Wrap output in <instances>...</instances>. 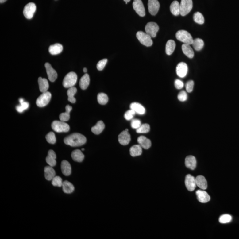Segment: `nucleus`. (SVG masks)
<instances>
[{
  "instance_id": "obj_1",
  "label": "nucleus",
  "mask_w": 239,
  "mask_h": 239,
  "mask_svg": "<svg viewBox=\"0 0 239 239\" xmlns=\"http://www.w3.org/2000/svg\"><path fill=\"white\" fill-rule=\"evenodd\" d=\"M87 139L83 135L79 133H75L66 137L64 140L66 145L71 147H79L84 145Z\"/></svg>"
},
{
  "instance_id": "obj_2",
  "label": "nucleus",
  "mask_w": 239,
  "mask_h": 239,
  "mask_svg": "<svg viewBox=\"0 0 239 239\" xmlns=\"http://www.w3.org/2000/svg\"><path fill=\"white\" fill-rule=\"evenodd\" d=\"M176 37L178 40L184 44H192L193 42L192 37L187 31L181 30H179L176 33Z\"/></svg>"
},
{
  "instance_id": "obj_3",
  "label": "nucleus",
  "mask_w": 239,
  "mask_h": 239,
  "mask_svg": "<svg viewBox=\"0 0 239 239\" xmlns=\"http://www.w3.org/2000/svg\"><path fill=\"white\" fill-rule=\"evenodd\" d=\"M77 75L75 73L71 72L67 74L64 78L63 85L65 88H69L74 87L76 83Z\"/></svg>"
},
{
  "instance_id": "obj_4",
  "label": "nucleus",
  "mask_w": 239,
  "mask_h": 239,
  "mask_svg": "<svg viewBox=\"0 0 239 239\" xmlns=\"http://www.w3.org/2000/svg\"><path fill=\"white\" fill-rule=\"evenodd\" d=\"M137 38L140 42L146 47H150L153 44L152 37L146 33L142 31H139L136 34Z\"/></svg>"
},
{
  "instance_id": "obj_5",
  "label": "nucleus",
  "mask_w": 239,
  "mask_h": 239,
  "mask_svg": "<svg viewBox=\"0 0 239 239\" xmlns=\"http://www.w3.org/2000/svg\"><path fill=\"white\" fill-rule=\"evenodd\" d=\"M52 128L57 133H67L70 130L69 125L62 121H54L52 124Z\"/></svg>"
},
{
  "instance_id": "obj_6",
  "label": "nucleus",
  "mask_w": 239,
  "mask_h": 239,
  "mask_svg": "<svg viewBox=\"0 0 239 239\" xmlns=\"http://www.w3.org/2000/svg\"><path fill=\"white\" fill-rule=\"evenodd\" d=\"M52 98V94L49 92H45L38 97L36 101V104L40 107L45 106L49 102Z\"/></svg>"
},
{
  "instance_id": "obj_7",
  "label": "nucleus",
  "mask_w": 239,
  "mask_h": 239,
  "mask_svg": "<svg viewBox=\"0 0 239 239\" xmlns=\"http://www.w3.org/2000/svg\"><path fill=\"white\" fill-rule=\"evenodd\" d=\"M180 6L181 15L185 16L191 11L192 9V0H181Z\"/></svg>"
},
{
  "instance_id": "obj_8",
  "label": "nucleus",
  "mask_w": 239,
  "mask_h": 239,
  "mask_svg": "<svg viewBox=\"0 0 239 239\" xmlns=\"http://www.w3.org/2000/svg\"><path fill=\"white\" fill-rule=\"evenodd\" d=\"M145 30L146 33L151 37H156L157 33L159 30V27L156 23L151 22L147 23L145 27Z\"/></svg>"
},
{
  "instance_id": "obj_9",
  "label": "nucleus",
  "mask_w": 239,
  "mask_h": 239,
  "mask_svg": "<svg viewBox=\"0 0 239 239\" xmlns=\"http://www.w3.org/2000/svg\"><path fill=\"white\" fill-rule=\"evenodd\" d=\"M36 9H37V7L34 3H29L26 5L24 8L23 10L24 16L28 19H31L33 17Z\"/></svg>"
},
{
  "instance_id": "obj_10",
  "label": "nucleus",
  "mask_w": 239,
  "mask_h": 239,
  "mask_svg": "<svg viewBox=\"0 0 239 239\" xmlns=\"http://www.w3.org/2000/svg\"><path fill=\"white\" fill-rule=\"evenodd\" d=\"M133 8L136 13L141 17L145 15V8L141 0H134L133 3Z\"/></svg>"
},
{
  "instance_id": "obj_11",
  "label": "nucleus",
  "mask_w": 239,
  "mask_h": 239,
  "mask_svg": "<svg viewBox=\"0 0 239 239\" xmlns=\"http://www.w3.org/2000/svg\"><path fill=\"white\" fill-rule=\"evenodd\" d=\"M160 4L158 0H148V8L150 13L152 15L155 16L159 10Z\"/></svg>"
},
{
  "instance_id": "obj_12",
  "label": "nucleus",
  "mask_w": 239,
  "mask_h": 239,
  "mask_svg": "<svg viewBox=\"0 0 239 239\" xmlns=\"http://www.w3.org/2000/svg\"><path fill=\"white\" fill-rule=\"evenodd\" d=\"M177 75L180 78L185 77L188 72V66L184 62L179 63L176 67Z\"/></svg>"
},
{
  "instance_id": "obj_13",
  "label": "nucleus",
  "mask_w": 239,
  "mask_h": 239,
  "mask_svg": "<svg viewBox=\"0 0 239 239\" xmlns=\"http://www.w3.org/2000/svg\"><path fill=\"white\" fill-rule=\"evenodd\" d=\"M185 185L187 189L190 191H193L196 187L195 178L191 175L186 176L185 179Z\"/></svg>"
},
{
  "instance_id": "obj_14",
  "label": "nucleus",
  "mask_w": 239,
  "mask_h": 239,
  "mask_svg": "<svg viewBox=\"0 0 239 239\" xmlns=\"http://www.w3.org/2000/svg\"><path fill=\"white\" fill-rule=\"evenodd\" d=\"M45 67L46 69L47 73L49 80L52 82H55L58 76L56 71L53 68L49 63H46L45 64Z\"/></svg>"
},
{
  "instance_id": "obj_15",
  "label": "nucleus",
  "mask_w": 239,
  "mask_h": 239,
  "mask_svg": "<svg viewBox=\"0 0 239 239\" xmlns=\"http://www.w3.org/2000/svg\"><path fill=\"white\" fill-rule=\"evenodd\" d=\"M118 141L122 145H127L131 141V136L129 132L125 130L119 135Z\"/></svg>"
},
{
  "instance_id": "obj_16",
  "label": "nucleus",
  "mask_w": 239,
  "mask_h": 239,
  "mask_svg": "<svg viewBox=\"0 0 239 239\" xmlns=\"http://www.w3.org/2000/svg\"><path fill=\"white\" fill-rule=\"evenodd\" d=\"M197 199L199 202L205 203L209 202L210 200V197L206 192L202 190H198L196 192Z\"/></svg>"
},
{
  "instance_id": "obj_17",
  "label": "nucleus",
  "mask_w": 239,
  "mask_h": 239,
  "mask_svg": "<svg viewBox=\"0 0 239 239\" xmlns=\"http://www.w3.org/2000/svg\"><path fill=\"white\" fill-rule=\"evenodd\" d=\"M137 141L139 145L145 149H148L152 145V143L150 140L147 138L145 136H142L139 137L137 139Z\"/></svg>"
},
{
  "instance_id": "obj_18",
  "label": "nucleus",
  "mask_w": 239,
  "mask_h": 239,
  "mask_svg": "<svg viewBox=\"0 0 239 239\" xmlns=\"http://www.w3.org/2000/svg\"><path fill=\"white\" fill-rule=\"evenodd\" d=\"M56 155L55 152L52 150H50L48 152V156H47L46 160L47 164L51 167H54L56 164Z\"/></svg>"
},
{
  "instance_id": "obj_19",
  "label": "nucleus",
  "mask_w": 239,
  "mask_h": 239,
  "mask_svg": "<svg viewBox=\"0 0 239 239\" xmlns=\"http://www.w3.org/2000/svg\"><path fill=\"white\" fill-rule=\"evenodd\" d=\"M197 161L195 157L193 156H189L185 159V165L187 168L192 170H195L196 167Z\"/></svg>"
},
{
  "instance_id": "obj_20",
  "label": "nucleus",
  "mask_w": 239,
  "mask_h": 239,
  "mask_svg": "<svg viewBox=\"0 0 239 239\" xmlns=\"http://www.w3.org/2000/svg\"><path fill=\"white\" fill-rule=\"evenodd\" d=\"M130 109L134 111L136 114L139 115H144L145 113V107L137 102L132 103L130 106Z\"/></svg>"
},
{
  "instance_id": "obj_21",
  "label": "nucleus",
  "mask_w": 239,
  "mask_h": 239,
  "mask_svg": "<svg viewBox=\"0 0 239 239\" xmlns=\"http://www.w3.org/2000/svg\"><path fill=\"white\" fill-rule=\"evenodd\" d=\"M62 173L64 175L69 176L71 173V164L67 161L63 160L61 165Z\"/></svg>"
},
{
  "instance_id": "obj_22",
  "label": "nucleus",
  "mask_w": 239,
  "mask_h": 239,
  "mask_svg": "<svg viewBox=\"0 0 239 239\" xmlns=\"http://www.w3.org/2000/svg\"><path fill=\"white\" fill-rule=\"evenodd\" d=\"M45 177L48 181H51L56 176V172L53 168L52 167L50 166H46L44 168Z\"/></svg>"
},
{
  "instance_id": "obj_23",
  "label": "nucleus",
  "mask_w": 239,
  "mask_h": 239,
  "mask_svg": "<svg viewBox=\"0 0 239 239\" xmlns=\"http://www.w3.org/2000/svg\"><path fill=\"white\" fill-rule=\"evenodd\" d=\"M196 185L202 190H206L207 188V182L204 177L199 175L195 178Z\"/></svg>"
},
{
  "instance_id": "obj_24",
  "label": "nucleus",
  "mask_w": 239,
  "mask_h": 239,
  "mask_svg": "<svg viewBox=\"0 0 239 239\" xmlns=\"http://www.w3.org/2000/svg\"><path fill=\"white\" fill-rule=\"evenodd\" d=\"M170 11L174 16H177L180 14V6L177 1H173L170 6Z\"/></svg>"
},
{
  "instance_id": "obj_25",
  "label": "nucleus",
  "mask_w": 239,
  "mask_h": 239,
  "mask_svg": "<svg viewBox=\"0 0 239 239\" xmlns=\"http://www.w3.org/2000/svg\"><path fill=\"white\" fill-rule=\"evenodd\" d=\"M63 50V47L61 44H56L51 45L49 48V52L52 55H56L61 53Z\"/></svg>"
},
{
  "instance_id": "obj_26",
  "label": "nucleus",
  "mask_w": 239,
  "mask_h": 239,
  "mask_svg": "<svg viewBox=\"0 0 239 239\" xmlns=\"http://www.w3.org/2000/svg\"><path fill=\"white\" fill-rule=\"evenodd\" d=\"M38 83L39 89L42 93L48 91L49 88V83L47 79L39 77Z\"/></svg>"
},
{
  "instance_id": "obj_27",
  "label": "nucleus",
  "mask_w": 239,
  "mask_h": 239,
  "mask_svg": "<svg viewBox=\"0 0 239 239\" xmlns=\"http://www.w3.org/2000/svg\"><path fill=\"white\" fill-rule=\"evenodd\" d=\"M105 124L102 121H99L95 125L91 128V131L96 135H99L104 129Z\"/></svg>"
},
{
  "instance_id": "obj_28",
  "label": "nucleus",
  "mask_w": 239,
  "mask_h": 239,
  "mask_svg": "<svg viewBox=\"0 0 239 239\" xmlns=\"http://www.w3.org/2000/svg\"><path fill=\"white\" fill-rule=\"evenodd\" d=\"M182 50L183 53L187 56V57L192 59L194 56V51L191 47L190 44H184L182 45Z\"/></svg>"
},
{
  "instance_id": "obj_29",
  "label": "nucleus",
  "mask_w": 239,
  "mask_h": 239,
  "mask_svg": "<svg viewBox=\"0 0 239 239\" xmlns=\"http://www.w3.org/2000/svg\"><path fill=\"white\" fill-rule=\"evenodd\" d=\"M90 79L88 74H85L80 80L79 86L82 90L87 88L90 84Z\"/></svg>"
},
{
  "instance_id": "obj_30",
  "label": "nucleus",
  "mask_w": 239,
  "mask_h": 239,
  "mask_svg": "<svg viewBox=\"0 0 239 239\" xmlns=\"http://www.w3.org/2000/svg\"><path fill=\"white\" fill-rule=\"evenodd\" d=\"M71 157L75 161L80 163L83 160L84 155L80 150H75L72 152Z\"/></svg>"
},
{
  "instance_id": "obj_31",
  "label": "nucleus",
  "mask_w": 239,
  "mask_h": 239,
  "mask_svg": "<svg viewBox=\"0 0 239 239\" xmlns=\"http://www.w3.org/2000/svg\"><path fill=\"white\" fill-rule=\"evenodd\" d=\"M66 112L62 113L60 115V119L62 121H67L70 119V113L72 110V107L70 105H67L66 106Z\"/></svg>"
},
{
  "instance_id": "obj_32",
  "label": "nucleus",
  "mask_w": 239,
  "mask_h": 239,
  "mask_svg": "<svg viewBox=\"0 0 239 239\" xmlns=\"http://www.w3.org/2000/svg\"><path fill=\"white\" fill-rule=\"evenodd\" d=\"M142 148L139 145H134L130 149V154L133 157L141 155Z\"/></svg>"
},
{
  "instance_id": "obj_33",
  "label": "nucleus",
  "mask_w": 239,
  "mask_h": 239,
  "mask_svg": "<svg viewBox=\"0 0 239 239\" xmlns=\"http://www.w3.org/2000/svg\"><path fill=\"white\" fill-rule=\"evenodd\" d=\"M176 44L173 40H169L166 45V53L168 55H172L175 48Z\"/></svg>"
},
{
  "instance_id": "obj_34",
  "label": "nucleus",
  "mask_w": 239,
  "mask_h": 239,
  "mask_svg": "<svg viewBox=\"0 0 239 239\" xmlns=\"http://www.w3.org/2000/svg\"><path fill=\"white\" fill-rule=\"evenodd\" d=\"M77 90L76 88L74 87L69 88L67 91V94L68 97V100L72 103H75L76 102V99L75 98L74 96L77 93Z\"/></svg>"
},
{
  "instance_id": "obj_35",
  "label": "nucleus",
  "mask_w": 239,
  "mask_h": 239,
  "mask_svg": "<svg viewBox=\"0 0 239 239\" xmlns=\"http://www.w3.org/2000/svg\"><path fill=\"white\" fill-rule=\"evenodd\" d=\"M62 187L64 192L66 194H71L75 190V187L72 184L67 180L63 182Z\"/></svg>"
},
{
  "instance_id": "obj_36",
  "label": "nucleus",
  "mask_w": 239,
  "mask_h": 239,
  "mask_svg": "<svg viewBox=\"0 0 239 239\" xmlns=\"http://www.w3.org/2000/svg\"><path fill=\"white\" fill-rule=\"evenodd\" d=\"M192 45L196 51H199L203 48L204 43L202 39L197 38L194 40Z\"/></svg>"
},
{
  "instance_id": "obj_37",
  "label": "nucleus",
  "mask_w": 239,
  "mask_h": 239,
  "mask_svg": "<svg viewBox=\"0 0 239 239\" xmlns=\"http://www.w3.org/2000/svg\"><path fill=\"white\" fill-rule=\"evenodd\" d=\"M97 100H98V102L100 104L105 105L107 103L108 100H109V98L106 94L101 93L98 94V96H97Z\"/></svg>"
},
{
  "instance_id": "obj_38",
  "label": "nucleus",
  "mask_w": 239,
  "mask_h": 239,
  "mask_svg": "<svg viewBox=\"0 0 239 239\" xmlns=\"http://www.w3.org/2000/svg\"><path fill=\"white\" fill-rule=\"evenodd\" d=\"M193 18L194 21L197 24L202 25L204 23V17L203 15L200 12H196L195 13L193 16Z\"/></svg>"
},
{
  "instance_id": "obj_39",
  "label": "nucleus",
  "mask_w": 239,
  "mask_h": 239,
  "mask_svg": "<svg viewBox=\"0 0 239 239\" xmlns=\"http://www.w3.org/2000/svg\"><path fill=\"white\" fill-rule=\"evenodd\" d=\"M150 130V127L148 124H144L137 129L136 132L138 133H146Z\"/></svg>"
},
{
  "instance_id": "obj_40",
  "label": "nucleus",
  "mask_w": 239,
  "mask_h": 239,
  "mask_svg": "<svg viewBox=\"0 0 239 239\" xmlns=\"http://www.w3.org/2000/svg\"><path fill=\"white\" fill-rule=\"evenodd\" d=\"M232 220L231 216L229 214H224L220 217L219 221L221 223L226 224L231 222Z\"/></svg>"
},
{
  "instance_id": "obj_41",
  "label": "nucleus",
  "mask_w": 239,
  "mask_h": 239,
  "mask_svg": "<svg viewBox=\"0 0 239 239\" xmlns=\"http://www.w3.org/2000/svg\"><path fill=\"white\" fill-rule=\"evenodd\" d=\"M62 178L60 176H55L52 180V184L55 187H61L63 185Z\"/></svg>"
},
{
  "instance_id": "obj_42",
  "label": "nucleus",
  "mask_w": 239,
  "mask_h": 239,
  "mask_svg": "<svg viewBox=\"0 0 239 239\" xmlns=\"http://www.w3.org/2000/svg\"><path fill=\"white\" fill-rule=\"evenodd\" d=\"M47 142L51 144H54L56 142V137L55 133L53 132H50L46 136Z\"/></svg>"
},
{
  "instance_id": "obj_43",
  "label": "nucleus",
  "mask_w": 239,
  "mask_h": 239,
  "mask_svg": "<svg viewBox=\"0 0 239 239\" xmlns=\"http://www.w3.org/2000/svg\"><path fill=\"white\" fill-rule=\"evenodd\" d=\"M135 114H136V113H135L134 111L131 109V110H129L125 112V115H124V118L127 121H130V120L133 119Z\"/></svg>"
},
{
  "instance_id": "obj_44",
  "label": "nucleus",
  "mask_w": 239,
  "mask_h": 239,
  "mask_svg": "<svg viewBox=\"0 0 239 239\" xmlns=\"http://www.w3.org/2000/svg\"><path fill=\"white\" fill-rule=\"evenodd\" d=\"M107 59H104L98 62L97 65V68L98 70L100 71L103 70L107 63Z\"/></svg>"
},
{
  "instance_id": "obj_45",
  "label": "nucleus",
  "mask_w": 239,
  "mask_h": 239,
  "mask_svg": "<svg viewBox=\"0 0 239 239\" xmlns=\"http://www.w3.org/2000/svg\"><path fill=\"white\" fill-rule=\"evenodd\" d=\"M187 94L185 91H182L179 93L178 95V99L180 102H184L187 99Z\"/></svg>"
},
{
  "instance_id": "obj_46",
  "label": "nucleus",
  "mask_w": 239,
  "mask_h": 239,
  "mask_svg": "<svg viewBox=\"0 0 239 239\" xmlns=\"http://www.w3.org/2000/svg\"><path fill=\"white\" fill-rule=\"evenodd\" d=\"M194 82L192 80L189 81L187 82L186 85V88L187 92L188 93H191L192 92L194 88Z\"/></svg>"
},
{
  "instance_id": "obj_47",
  "label": "nucleus",
  "mask_w": 239,
  "mask_h": 239,
  "mask_svg": "<svg viewBox=\"0 0 239 239\" xmlns=\"http://www.w3.org/2000/svg\"><path fill=\"white\" fill-rule=\"evenodd\" d=\"M131 125L132 128H133V129H137L141 125V121L140 120L133 119L132 120Z\"/></svg>"
},
{
  "instance_id": "obj_48",
  "label": "nucleus",
  "mask_w": 239,
  "mask_h": 239,
  "mask_svg": "<svg viewBox=\"0 0 239 239\" xmlns=\"http://www.w3.org/2000/svg\"><path fill=\"white\" fill-rule=\"evenodd\" d=\"M175 86L176 88L180 90L183 87L184 83L180 80L176 79L175 82Z\"/></svg>"
},
{
  "instance_id": "obj_49",
  "label": "nucleus",
  "mask_w": 239,
  "mask_h": 239,
  "mask_svg": "<svg viewBox=\"0 0 239 239\" xmlns=\"http://www.w3.org/2000/svg\"><path fill=\"white\" fill-rule=\"evenodd\" d=\"M21 106L23 108V109H24V110L28 109V108L29 107V103L28 102H24L22 103L21 104Z\"/></svg>"
},
{
  "instance_id": "obj_50",
  "label": "nucleus",
  "mask_w": 239,
  "mask_h": 239,
  "mask_svg": "<svg viewBox=\"0 0 239 239\" xmlns=\"http://www.w3.org/2000/svg\"><path fill=\"white\" fill-rule=\"evenodd\" d=\"M16 110H17V111L21 113H22L24 111V109L22 107L21 105H19V106H17L16 107Z\"/></svg>"
},
{
  "instance_id": "obj_51",
  "label": "nucleus",
  "mask_w": 239,
  "mask_h": 239,
  "mask_svg": "<svg viewBox=\"0 0 239 239\" xmlns=\"http://www.w3.org/2000/svg\"><path fill=\"white\" fill-rule=\"evenodd\" d=\"M19 102L20 104L22 103L23 102H24V100L22 98H20L19 99Z\"/></svg>"
},
{
  "instance_id": "obj_52",
  "label": "nucleus",
  "mask_w": 239,
  "mask_h": 239,
  "mask_svg": "<svg viewBox=\"0 0 239 239\" xmlns=\"http://www.w3.org/2000/svg\"><path fill=\"white\" fill-rule=\"evenodd\" d=\"M7 0H0V3H3L5 2Z\"/></svg>"
},
{
  "instance_id": "obj_53",
  "label": "nucleus",
  "mask_w": 239,
  "mask_h": 239,
  "mask_svg": "<svg viewBox=\"0 0 239 239\" xmlns=\"http://www.w3.org/2000/svg\"><path fill=\"white\" fill-rule=\"evenodd\" d=\"M87 68H84L83 69L84 72L86 73L87 72Z\"/></svg>"
},
{
  "instance_id": "obj_54",
  "label": "nucleus",
  "mask_w": 239,
  "mask_h": 239,
  "mask_svg": "<svg viewBox=\"0 0 239 239\" xmlns=\"http://www.w3.org/2000/svg\"><path fill=\"white\" fill-rule=\"evenodd\" d=\"M124 1H125V2L128 3L130 1V0H124Z\"/></svg>"
},
{
  "instance_id": "obj_55",
  "label": "nucleus",
  "mask_w": 239,
  "mask_h": 239,
  "mask_svg": "<svg viewBox=\"0 0 239 239\" xmlns=\"http://www.w3.org/2000/svg\"><path fill=\"white\" fill-rule=\"evenodd\" d=\"M82 151H84V150H85V149H84V148H83V149H82Z\"/></svg>"
}]
</instances>
